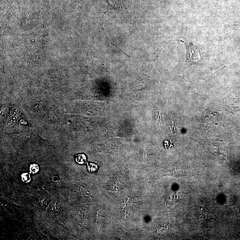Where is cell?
<instances>
[{
  "label": "cell",
  "mask_w": 240,
  "mask_h": 240,
  "mask_svg": "<svg viewBox=\"0 0 240 240\" xmlns=\"http://www.w3.org/2000/svg\"><path fill=\"white\" fill-rule=\"evenodd\" d=\"M186 58L188 62L194 64L201 60L199 49L192 43H190L189 45H187Z\"/></svg>",
  "instance_id": "6da1fadb"
},
{
  "label": "cell",
  "mask_w": 240,
  "mask_h": 240,
  "mask_svg": "<svg viewBox=\"0 0 240 240\" xmlns=\"http://www.w3.org/2000/svg\"><path fill=\"white\" fill-rule=\"evenodd\" d=\"M108 3L109 9L108 11L110 10H117L121 8V2L120 0H106Z\"/></svg>",
  "instance_id": "7a4b0ae2"
},
{
  "label": "cell",
  "mask_w": 240,
  "mask_h": 240,
  "mask_svg": "<svg viewBox=\"0 0 240 240\" xmlns=\"http://www.w3.org/2000/svg\"><path fill=\"white\" fill-rule=\"evenodd\" d=\"M76 161L79 164L83 165L86 162V157L84 154H79L76 157Z\"/></svg>",
  "instance_id": "3957f363"
},
{
  "label": "cell",
  "mask_w": 240,
  "mask_h": 240,
  "mask_svg": "<svg viewBox=\"0 0 240 240\" xmlns=\"http://www.w3.org/2000/svg\"><path fill=\"white\" fill-rule=\"evenodd\" d=\"M87 168L89 172H96L98 169V165L94 163H87Z\"/></svg>",
  "instance_id": "277c9868"
},
{
  "label": "cell",
  "mask_w": 240,
  "mask_h": 240,
  "mask_svg": "<svg viewBox=\"0 0 240 240\" xmlns=\"http://www.w3.org/2000/svg\"><path fill=\"white\" fill-rule=\"evenodd\" d=\"M39 165L36 164H32L30 166V173L35 174V173H37L39 171Z\"/></svg>",
  "instance_id": "5b68a950"
},
{
  "label": "cell",
  "mask_w": 240,
  "mask_h": 240,
  "mask_svg": "<svg viewBox=\"0 0 240 240\" xmlns=\"http://www.w3.org/2000/svg\"><path fill=\"white\" fill-rule=\"evenodd\" d=\"M22 181L25 183H29L31 181L30 176L28 173H24L21 175Z\"/></svg>",
  "instance_id": "8992f818"
},
{
  "label": "cell",
  "mask_w": 240,
  "mask_h": 240,
  "mask_svg": "<svg viewBox=\"0 0 240 240\" xmlns=\"http://www.w3.org/2000/svg\"><path fill=\"white\" fill-rule=\"evenodd\" d=\"M176 124L173 123V122L172 126L171 128V132H172L173 133H174V132H175V128H176Z\"/></svg>",
  "instance_id": "52a82bcc"
},
{
  "label": "cell",
  "mask_w": 240,
  "mask_h": 240,
  "mask_svg": "<svg viewBox=\"0 0 240 240\" xmlns=\"http://www.w3.org/2000/svg\"><path fill=\"white\" fill-rule=\"evenodd\" d=\"M157 122L158 124H160V123L161 122V113H158V115L157 116Z\"/></svg>",
  "instance_id": "ba28073f"
}]
</instances>
